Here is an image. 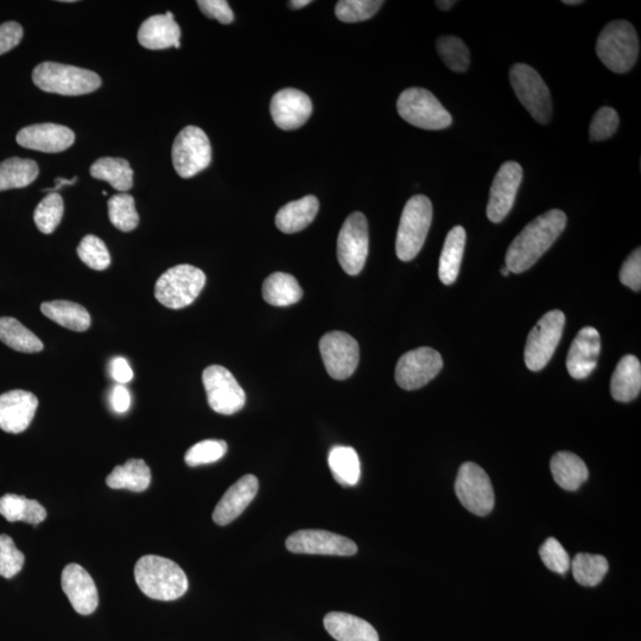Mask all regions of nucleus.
<instances>
[{
	"label": "nucleus",
	"instance_id": "obj_18",
	"mask_svg": "<svg viewBox=\"0 0 641 641\" xmlns=\"http://www.w3.org/2000/svg\"><path fill=\"white\" fill-rule=\"evenodd\" d=\"M271 116L279 129H300L313 113V103L306 93L285 88L274 95L270 106Z\"/></svg>",
	"mask_w": 641,
	"mask_h": 641
},
{
	"label": "nucleus",
	"instance_id": "obj_24",
	"mask_svg": "<svg viewBox=\"0 0 641 641\" xmlns=\"http://www.w3.org/2000/svg\"><path fill=\"white\" fill-rule=\"evenodd\" d=\"M137 37L141 46L150 50L181 47V29L171 12L148 18L139 28Z\"/></svg>",
	"mask_w": 641,
	"mask_h": 641
},
{
	"label": "nucleus",
	"instance_id": "obj_40",
	"mask_svg": "<svg viewBox=\"0 0 641 641\" xmlns=\"http://www.w3.org/2000/svg\"><path fill=\"white\" fill-rule=\"evenodd\" d=\"M109 218L112 225L122 232L136 230L139 224V215L135 199L129 194L113 195L109 200Z\"/></svg>",
	"mask_w": 641,
	"mask_h": 641
},
{
	"label": "nucleus",
	"instance_id": "obj_11",
	"mask_svg": "<svg viewBox=\"0 0 641 641\" xmlns=\"http://www.w3.org/2000/svg\"><path fill=\"white\" fill-rule=\"evenodd\" d=\"M455 492L469 512L480 517L492 512L495 503L492 482L477 463H463L455 481Z\"/></svg>",
	"mask_w": 641,
	"mask_h": 641
},
{
	"label": "nucleus",
	"instance_id": "obj_45",
	"mask_svg": "<svg viewBox=\"0 0 641 641\" xmlns=\"http://www.w3.org/2000/svg\"><path fill=\"white\" fill-rule=\"evenodd\" d=\"M25 563L23 552L19 551L8 535H0V576L12 579L22 570Z\"/></svg>",
	"mask_w": 641,
	"mask_h": 641
},
{
	"label": "nucleus",
	"instance_id": "obj_32",
	"mask_svg": "<svg viewBox=\"0 0 641 641\" xmlns=\"http://www.w3.org/2000/svg\"><path fill=\"white\" fill-rule=\"evenodd\" d=\"M263 297L274 307H289L303 297V290L297 279L284 272H275L265 279Z\"/></svg>",
	"mask_w": 641,
	"mask_h": 641
},
{
	"label": "nucleus",
	"instance_id": "obj_57",
	"mask_svg": "<svg viewBox=\"0 0 641 641\" xmlns=\"http://www.w3.org/2000/svg\"><path fill=\"white\" fill-rule=\"evenodd\" d=\"M510 272L511 271L509 269H507L506 266H505V268L501 269V274H503V276H505V277L509 276Z\"/></svg>",
	"mask_w": 641,
	"mask_h": 641
},
{
	"label": "nucleus",
	"instance_id": "obj_22",
	"mask_svg": "<svg viewBox=\"0 0 641 641\" xmlns=\"http://www.w3.org/2000/svg\"><path fill=\"white\" fill-rule=\"evenodd\" d=\"M601 352V340L598 330L593 327H585L571 344L567 368L574 379H586L598 366Z\"/></svg>",
	"mask_w": 641,
	"mask_h": 641
},
{
	"label": "nucleus",
	"instance_id": "obj_9",
	"mask_svg": "<svg viewBox=\"0 0 641 641\" xmlns=\"http://www.w3.org/2000/svg\"><path fill=\"white\" fill-rule=\"evenodd\" d=\"M566 316L561 310H551L532 328L525 346V364L531 371H541L549 364L560 344Z\"/></svg>",
	"mask_w": 641,
	"mask_h": 641
},
{
	"label": "nucleus",
	"instance_id": "obj_53",
	"mask_svg": "<svg viewBox=\"0 0 641 641\" xmlns=\"http://www.w3.org/2000/svg\"><path fill=\"white\" fill-rule=\"evenodd\" d=\"M76 180H78V177H74L73 180L62 179V177H60V179H56V181H55L56 182V186L54 188L46 189V190H44V192L56 193L57 190H59L63 186H73V184L76 182Z\"/></svg>",
	"mask_w": 641,
	"mask_h": 641
},
{
	"label": "nucleus",
	"instance_id": "obj_25",
	"mask_svg": "<svg viewBox=\"0 0 641 641\" xmlns=\"http://www.w3.org/2000/svg\"><path fill=\"white\" fill-rule=\"evenodd\" d=\"M323 624L330 636L338 641H379L376 628L352 614L329 613Z\"/></svg>",
	"mask_w": 641,
	"mask_h": 641
},
{
	"label": "nucleus",
	"instance_id": "obj_27",
	"mask_svg": "<svg viewBox=\"0 0 641 641\" xmlns=\"http://www.w3.org/2000/svg\"><path fill=\"white\" fill-rule=\"evenodd\" d=\"M641 390V365L634 355L619 361L613 373L611 392L615 401L627 403L639 396Z\"/></svg>",
	"mask_w": 641,
	"mask_h": 641
},
{
	"label": "nucleus",
	"instance_id": "obj_38",
	"mask_svg": "<svg viewBox=\"0 0 641 641\" xmlns=\"http://www.w3.org/2000/svg\"><path fill=\"white\" fill-rule=\"evenodd\" d=\"M570 569L575 581L581 586L595 587L604 580L609 564L601 555L577 554L571 561Z\"/></svg>",
	"mask_w": 641,
	"mask_h": 641
},
{
	"label": "nucleus",
	"instance_id": "obj_37",
	"mask_svg": "<svg viewBox=\"0 0 641 641\" xmlns=\"http://www.w3.org/2000/svg\"><path fill=\"white\" fill-rule=\"evenodd\" d=\"M40 173L33 160L12 157L0 163V192L30 186Z\"/></svg>",
	"mask_w": 641,
	"mask_h": 641
},
{
	"label": "nucleus",
	"instance_id": "obj_41",
	"mask_svg": "<svg viewBox=\"0 0 641 641\" xmlns=\"http://www.w3.org/2000/svg\"><path fill=\"white\" fill-rule=\"evenodd\" d=\"M65 206L60 194L49 193L40 203L34 213L35 224L43 234H52L63 218Z\"/></svg>",
	"mask_w": 641,
	"mask_h": 641
},
{
	"label": "nucleus",
	"instance_id": "obj_33",
	"mask_svg": "<svg viewBox=\"0 0 641 641\" xmlns=\"http://www.w3.org/2000/svg\"><path fill=\"white\" fill-rule=\"evenodd\" d=\"M0 514L10 523L24 522L34 526L47 518V511L36 500L17 494H5L0 498Z\"/></svg>",
	"mask_w": 641,
	"mask_h": 641
},
{
	"label": "nucleus",
	"instance_id": "obj_56",
	"mask_svg": "<svg viewBox=\"0 0 641 641\" xmlns=\"http://www.w3.org/2000/svg\"><path fill=\"white\" fill-rule=\"evenodd\" d=\"M582 3V0H563V4L567 5H580Z\"/></svg>",
	"mask_w": 641,
	"mask_h": 641
},
{
	"label": "nucleus",
	"instance_id": "obj_1",
	"mask_svg": "<svg viewBox=\"0 0 641 641\" xmlns=\"http://www.w3.org/2000/svg\"><path fill=\"white\" fill-rule=\"evenodd\" d=\"M566 226L567 215L560 209L539 215L512 241L506 253V268L513 274H522L532 268L554 245Z\"/></svg>",
	"mask_w": 641,
	"mask_h": 641
},
{
	"label": "nucleus",
	"instance_id": "obj_23",
	"mask_svg": "<svg viewBox=\"0 0 641 641\" xmlns=\"http://www.w3.org/2000/svg\"><path fill=\"white\" fill-rule=\"evenodd\" d=\"M259 490L255 475L247 474L233 484L221 498L213 512V520L220 526L231 524L249 506Z\"/></svg>",
	"mask_w": 641,
	"mask_h": 641
},
{
	"label": "nucleus",
	"instance_id": "obj_3",
	"mask_svg": "<svg viewBox=\"0 0 641 641\" xmlns=\"http://www.w3.org/2000/svg\"><path fill=\"white\" fill-rule=\"evenodd\" d=\"M596 54L613 73L624 74L631 71L639 56L636 29L627 21L608 23L596 42Z\"/></svg>",
	"mask_w": 641,
	"mask_h": 641
},
{
	"label": "nucleus",
	"instance_id": "obj_51",
	"mask_svg": "<svg viewBox=\"0 0 641 641\" xmlns=\"http://www.w3.org/2000/svg\"><path fill=\"white\" fill-rule=\"evenodd\" d=\"M111 404L117 414H125L130 409L131 396L130 392L124 385L114 386L111 393Z\"/></svg>",
	"mask_w": 641,
	"mask_h": 641
},
{
	"label": "nucleus",
	"instance_id": "obj_6",
	"mask_svg": "<svg viewBox=\"0 0 641 641\" xmlns=\"http://www.w3.org/2000/svg\"><path fill=\"white\" fill-rule=\"evenodd\" d=\"M205 285V272L193 265H177L158 278L155 297L164 307L179 310L190 306Z\"/></svg>",
	"mask_w": 641,
	"mask_h": 641
},
{
	"label": "nucleus",
	"instance_id": "obj_54",
	"mask_svg": "<svg viewBox=\"0 0 641 641\" xmlns=\"http://www.w3.org/2000/svg\"><path fill=\"white\" fill-rule=\"evenodd\" d=\"M455 4L456 3L453 2V0H439V2H436V5L443 11L452 9Z\"/></svg>",
	"mask_w": 641,
	"mask_h": 641
},
{
	"label": "nucleus",
	"instance_id": "obj_47",
	"mask_svg": "<svg viewBox=\"0 0 641 641\" xmlns=\"http://www.w3.org/2000/svg\"><path fill=\"white\" fill-rule=\"evenodd\" d=\"M543 563L548 569L557 574H566L570 569L571 560L566 549L555 538H549L539 549Z\"/></svg>",
	"mask_w": 641,
	"mask_h": 641
},
{
	"label": "nucleus",
	"instance_id": "obj_17",
	"mask_svg": "<svg viewBox=\"0 0 641 641\" xmlns=\"http://www.w3.org/2000/svg\"><path fill=\"white\" fill-rule=\"evenodd\" d=\"M523 181V168L517 162L501 165L492 183L487 217L494 224L503 221L513 208L520 184Z\"/></svg>",
	"mask_w": 641,
	"mask_h": 641
},
{
	"label": "nucleus",
	"instance_id": "obj_44",
	"mask_svg": "<svg viewBox=\"0 0 641 641\" xmlns=\"http://www.w3.org/2000/svg\"><path fill=\"white\" fill-rule=\"evenodd\" d=\"M227 453V443L221 440H206L194 444L188 450L184 461L190 467L209 465V463L218 462Z\"/></svg>",
	"mask_w": 641,
	"mask_h": 641
},
{
	"label": "nucleus",
	"instance_id": "obj_16",
	"mask_svg": "<svg viewBox=\"0 0 641 641\" xmlns=\"http://www.w3.org/2000/svg\"><path fill=\"white\" fill-rule=\"evenodd\" d=\"M293 554L353 556L358 547L351 539L325 530H301L293 533L285 542Z\"/></svg>",
	"mask_w": 641,
	"mask_h": 641
},
{
	"label": "nucleus",
	"instance_id": "obj_49",
	"mask_svg": "<svg viewBox=\"0 0 641 641\" xmlns=\"http://www.w3.org/2000/svg\"><path fill=\"white\" fill-rule=\"evenodd\" d=\"M200 10L208 18L217 19L221 24H231L234 14L226 0H199Z\"/></svg>",
	"mask_w": 641,
	"mask_h": 641
},
{
	"label": "nucleus",
	"instance_id": "obj_31",
	"mask_svg": "<svg viewBox=\"0 0 641 641\" xmlns=\"http://www.w3.org/2000/svg\"><path fill=\"white\" fill-rule=\"evenodd\" d=\"M41 312L48 319L73 332H86L91 327V315L81 304L71 301H52L43 303Z\"/></svg>",
	"mask_w": 641,
	"mask_h": 641
},
{
	"label": "nucleus",
	"instance_id": "obj_42",
	"mask_svg": "<svg viewBox=\"0 0 641 641\" xmlns=\"http://www.w3.org/2000/svg\"><path fill=\"white\" fill-rule=\"evenodd\" d=\"M383 4L378 0H341L336 4L335 15L345 23L364 22L376 15Z\"/></svg>",
	"mask_w": 641,
	"mask_h": 641
},
{
	"label": "nucleus",
	"instance_id": "obj_4",
	"mask_svg": "<svg viewBox=\"0 0 641 641\" xmlns=\"http://www.w3.org/2000/svg\"><path fill=\"white\" fill-rule=\"evenodd\" d=\"M33 81L44 92L69 97L93 93L101 86V79L97 73L56 62H43L38 65L33 72Z\"/></svg>",
	"mask_w": 641,
	"mask_h": 641
},
{
	"label": "nucleus",
	"instance_id": "obj_55",
	"mask_svg": "<svg viewBox=\"0 0 641 641\" xmlns=\"http://www.w3.org/2000/svg\"><path fill=\"white\" fill-rule=\"evenodd\" d=\"M310 3H312L310 0H294V2H290L289 5L291 9L297 10L304 8V6H307Z\"/></svg>",
	"mask_w": 641,
	"mask_h": 641
},
{
	"label": "nucleus",
	"instance_id": "obj_20",
	"mask_svg": "<svg viewBox=\"0 0 641 641\" xmlns=\"http://www.w3.org/2000/svg\"><path fill=\"white\" fill-rule=\"evenodd\" d=\"M61 586L76 613L90 615L99 605V594L92 576L79 564H68L61 575Z\"/></svg>",
	"mask_w": 641,
	"mask_h": 641
},
{
	"label": "nucleus",
	"instance_id": "obj_15",
	"mask_svg": "<svg viewBox=\"0 0 641 641\" xmlns=\"http://www.w3.org/2000/svg\"><path fill=\"white\" fill-rule=\"evenodd\" d=\"M320 352L323 364L333 379H348L357 370L360 360L359 344L345 332L323 335L320 340Z\"/></svg>",
	"mask_w": 641,
	"mask_h": 641
},
{
	"label": "nucleus",
	"instance_id": "obj_14",
	"mask_svg": "<svg viewBox=\"0 0 641 641\" xmlns=\"http://www.w3.org/2000/svg\"><path fill=\"white\" fill-rule=\"evenodd\" d=\"M443 367L441 354L430 347L405 353L396 367V382L403 390L421 389L439 374Z\"/></svg>",
	"mask_w": 641,
	"mask_h": 641
},
{
	"label": "nucleus",
	"instance_id": "obj_21",
	"mask_svg": "<svg viewBox=\"0 0 641 641\" xmlns=\"http://www.w3.org/2000/svg\"><path fill=\"white\" fill-rule=\"evenodd\" d=\"M75 135L71 129L57 124H36L18 132L17 143L30 150L57 154L71 148Z\"/></svg>",
	"mask_w": 641,
	"mask_h": 641
},
{
	"label": "nucleus",
	"instance_id": "obj_50",
	"mask_svg": "<svg viewBox=\"0 0 641 641\" xmlns=\"http://www.w3.org/2000/svg\"><path fill=\"white\" fill-rule=\"evenodd\" d=\"M23 28L16 22H8L0 25V55L10 52L21 43Z\"/></svg>",
	"mask_w": 641,
	"mask_h": 641
},
{
	"label": "nucleus",
	"instance_id": "obj_12",
	"mask_svg": "<svg viewBox=\"0 0 641 641\" xmlns=\"http://www.w3.org/2000/svg\"><path fill=\"white\" fill-rule=\"evenodd\" d=\"M208 404L220 415L231 416L244 408L246 395L233 374L226 367L212 365L202 374Z\"/></svg>",
	"mask_w": 641,
	"mask_h": 641
},
{
	"label": "nucleus",
	"instance_id": "obj_8",
	"mask_svg": "<svg viewBox=\"0 0 641 641\" xmlns=\"http://www.w3.org/2000/svg\"><path fill=\"white\" fill-rule=\"evenodd\" d=\"M510 82L520 104L531 117L539 124H548L552 116L551 94L536 69L517 63L511 68Z\"/></svg>",
	"mask_w": 641,
	"mask_h": 641
},
{
	"label": "nucleus",
	"instance_id": "obj_28",
	"mask_svg": "<svg viewBox=\"0 0 641 641\" xmlns=\"http://www.w3.org/2000/svg\"><path fill=\"white\" fill-rule=\"evenodd\" d=\"M550 469L556 484L569 492L579 490L589 477L585 461L569 452L555 454L551 459Z\"/></svg>",
	"mask_w": 641,
	"mask_h": 641
},
{
	"label": "nucleus",
	"instance_id": "obj_35",
	"mask_svg": "<svg viewBox=\"0 0 641 641\" xmlns=\"http://www.w3.org/2000/svg\"><path fill=\"white\" fill-rule=\"evenodd\" d=\"M328 465L340 485L355 486L361 477L358 453L352 447L335 446L330 450Z\"/></svg>",
	"mask_w": 641,
	"mask_h": 641
},
{
	"label": "nucleus",
	"instance_id": "obj_36",
	"mask_svg": "<svg viewBox=\"0 0 641 641\" xmlns=\"http://www.w3.org/2000/svg\"><path fill=\"white\" fill-rule=\"evenodd\" d=\"M0 341L22 353H38L44 348L43 342L14 317H0Z\"/></svg>",
	"mask_w": 641,
	"mask_h": 641
},
{
	"label": "nucleus",
	"instance_id": "obj_43",
	"mask_svg": "<svg viewBox=\"0 0 641 641\" xmlns=\"http://www.w3.org/2000/svg\"><path fill=\"white\" fill-rule=\"evenodd\" d=\"M78 256L88 268L104 271L111 265V256L103 240L98 237L86 236L78 246Z\"/></svg>",
	"mask_w": 641,
	"mask_h": 641
},
{
	"label": "nucleus",
	"instance_id": "obj_19",
	"mask_svg": "<svg viewBox=\"0 0 641 641\" xmlns=\"http://www.w3.org/2000/svg\"><path fill=\"white\" fill-rule=\"evenodd\" d=\"M38 406L34 393L12 390L0 395V429L9 434H21L33 422Z\"/></svg>",
	"mask_w": 641,
	"mask_h": 641
},
{
	"label": "nucleus",
	"instance_id": "obj_52",
	"mask_svg": "<svg viewBox=\"0 0 641 641\" xmlns=\"http://www.w3.org/2000/svg\"><path fill=\"white\" fill-rule=\"evenodd\" d=\"M111 374L120 385L128 384L133 378V371L124 358H114L111 363Z\"/></svg>",
	"mask_w": 641,
	"mask_h": 641
},
{
	"label": "nucleus",
	"instance_id": "obj_5",
	"mask_svg": "<svg viewBox=\"0 0 641 641\" xmlns=\"http://www.w3.org/2000/svg\"><path fill=\"white\" fill-rule=\"evenodd\" d=\"M431 221L433 205L427 196L416 195L406 202L396 239L397 257L402 262H410L421 252Z\"/></svg>",
	"mask_w": 641,
	"mask_h": 641
},
{
	"label": "nucleus",
	"instance_id": "obj_10",
	"mask_svg": "<svg viewBox=\"0 0 641 641\" xmlns=\"http://www.w3.org/2000/svg\"><path fill=\"white\" fill-rule=\"evenodd\" d=\"M171 155L176 173L182 179H190L211 164V142L200 128L187 126L177 135Z\"/></svg>",
	"mask_w": 641,
	"mask_h": 641
},
{
	"label": "nucleus",
	"instance_id": "obj_7",
	"mask_svg": "<svg viewBox=\"0 0 641 641\" xmlns=\"http://www.w3.org/2000/svg\"><path fill=\"white\" fill-rule=\"evenodd\" d=\"M397 110L405 122L423 130H444L453 117L435 95L424 88H409L399 95Z\"/></svg>",
	"mask_w": 641,
	"mask_h": 641
},
{
	"label": "nucleus",
	"instance_id": "obj_46",
	"mask_svg": "<svg viewBox=\"0 0 641 641\" xmlns=\"http://www.w3.org/2000/svg\"><path fill=\"white\" fill-rule=\"evenodd\" d=\"M619 114L612 107H601L589 126L590 141L601 142L611 138L619 128Z\"/></svg>",
	"mask_w": 641,
	"mask_h": 641
},
{
	"label": "nucleus",
	"instance_id": "obj_39",
	"mask_svg": "<svg viewBox=\"0 0 641 641\" xmlns=\"http://www.w3.org/2000/svg\"><path fill=\"white\" fill-rule=\"evenodd\" d=\"M437 53H439L444 65L450 71L465 73L471 65V54L466 43L459 37L442 36L436 42Z\"/></svg>",
	"mask_w": 641,
	"mask_h": 641
},
{
	"label": "nucleus",
	"instance_id": "obj_2",
	"mask_svg": "<svg viewBox=\"0 0 641 641\" xmlns=\"http://www.w3.org/2000/svg\"><path fill=\"white\" fill-rule=\"evenodd\" d=\"M138 588L152 600L174 601L187 593L186 573L174 561L161 556L139 558L135 567Z\"/></svg>",
	"mask_w": 641,
	"mask_h": 641
},
{
	"label": "nucleus",
	"instance_id": "obj_26",
	"mask_svg": "<svg viewBox=\"0 0 641 641\" xmlns=\"http://www.w3.org/2000/svg\"><path fill=\"white\" fill-rule=\"evenodd\" d=\"M320 202L313 195H308L301 200L289 202L276 215V226L279 231L291 234L297 233L308 227L317 213Z\"/></svg>",
	"mask_w": 641,
	"mask_h": 641
},
{
	"label": "nucleus",
	"instance_id": "obj_13",
	"mask_svg": "<svg viewBox=\"0 0 641 641\" xmlns=\"http://www.w3.org/2000/svg\"><path fill=\"white\" fill-rule=\"evenodd\" d=\"M370 247L367 219L363 213L349 215L342 225L338 238V259L341 268L349 276L363 271Z\"/></svg>",
	"mask_w": 641,
	"mask_h": 641
},
{
	"label": "nucleus",
	"instance_id": "obj_34",
	"mask_svg": "<svg viewBox=\"0 0 641 641\" xmlns=\"http://www.w3.org/2000/svg\"><path fill=\"white\" fill-rule=\"evenodd\" d=\"M94 179L106 181L118 192H128L133 186V170L123 158H100L91 167Z\"/></svg>",
	"mask_w": 641,
	"mask_h": 641
},
{
	"label": "nucleus",
	"instance_id": "obj_29",
	"mask_svg": "<svg viewBox=\"0 0 641 641\" xmlns=\"http://www.w3.org/2000/svg\"><path fill=\"white\" fill-rule=\"evenodd\" d=\"M106 484L113 490H129L141 493L151 484V471L141 459H131L123 466H117L107 477Z\"/></svg>",
	"mask_w": 641,
	"mask_h": 641
},
{
	"label": "nucleus",
	"instance_id": "obj_48",
	"mask_svg": "<svg viewBox=\"0 0 641 641\" xmlns=\"http://www.w3.org/2000/svg\"><path fill=\"white\" fill-rule=\"evenodd\" d=\"M620 282L634 291L641 289V251L637 249L625 260L620 270Z\"/></svg>",
	"mask_w": 641,
	"mask_h": 641
},
{
	"label": "nucleus",
	"instance_id": "obj_30",
	"mask_svg": "<svg viewBox=\"0 0 641 641\" xmlns=\"http://www.w3.org/2000/svg\"><path fill=\"white\" fill-rule=\"evenodd\" d=\"M466 239L467 234L462 226H456L448 233L446 241H444L439 266V276L443 284L450 285L458 279Z\"/></svg>",
	"mask_w": 641,
	"mask_h": 641
}]
</instances>
